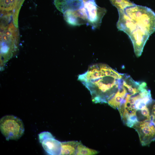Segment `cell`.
<instances>
[{"label":"cell","instance_id":"6","mask_svg":"<svg viewBox=\"0 0 155 155\" xmlns=\"http://www.w3.org/2000/svg\"><path fill=\"white\" fill-rule=\"evenodd\" d=\"M153 123L146 119L135 123L132 127L137 132L143 146L149 145L155 139V127Z\"/></svg>","mask_w":155,"mask_h":155},{"label":"cell","instance_id":"10","mask_svg":"<svg viewBox=\"0 0 155 155\" xmlns=\"http://www.w3.org/2000/svg\"><path fill=\"white\" fill-rule=\"evenodd\" d=\"M78 142L75 141L61 142L60 155H76Z\"/></svg>","mask_w":155,"mask_h":155},{"label":"cell","instance_id":"4","mask_svg":"<svg viewBox=\"0 0 155 155\" xmlns=\"http://www.w3.org/2000/svg\"><path fill=\"white\" fill-rule=\"evenodd\" d=\"M0 129L6 140H16L24 131L23 123L19 118L13 115H7L0 120Z\"/></svg>","mask_w":155,"mask_h":155},{"label":"cell","instance_id":"8","mask_svg":"<svg viewBox=\"0 0 155 155\" xmlns=\"http://www.w3.org/2000/svg\"><path fill=\"white\" fill-rule=\"evenodd\" d=\"M25 0H0L1 16L11 14L14 23L18 26L19 12Z\"/></svg>","mask_w":155,"mask_h":155},{"label":"cell","instance_id":"1","mask_svg":"<svg viewBox=\"0 0 155 155\" xmlns=\"http://www.w3.org/2000/svg\"><path fill=\"white\" fill-rule=\"evenodd\" d=\"M124 74L106 64H96L79 75L78 80L90 91L94 102L107 103L118 90Z\"/></svg>","mask_w":155,"mask_h":155},{"label":"cell","instance_id":"5","mask_svg":"<svg viewBox=\"0 0 155 155\" xmlns=\"http://www.w3.org/2000/svg\"><path fill=\"white\" fill-rule=\"evenodd\" d=\"M123 31L130 39L135 55L137 57H139L142 55L144 46L150 35L136 25L133 21L127 24Z\"/></svg>","mask_w":155,"mask_h":155},{"label":"cell","instance_id":"12","mask_svg":"<svg viewBox=\"0 0 155 155\" xmlns=\"http://www.w3.org/2000/svg\"><path fill=\"white\" fill-rule=\"evenodd\" d=\"M112 4L117 9L123 10L135 4L129 0H110Z\"/></svg>","mask_w":155,"mask_h":155},{"label":"cell","instance_id":"2","mask_svg":"<svg viewBox=\"0 0 155 155\" xmlns=\"http://www.w3.org/2000/svg\"><path fill=\"white\" fill-rule=\"evenodd\" d=\"M18 28L14 24L12 16H1L0 41L1 54H9L16 47L19 38Z\"/></svg>","mask_w":155,"mask_h":155},{"label":"cell","instance_id":"3","mask_svg":"<svg viewBox=\"0 0 155 155\" xmlns=\"http://www.w3.org/2000/svg\"><path fill=\"white\" fill-rule=\"evenodd\" d=\"M123 10L136 25L150 35L154 32L155 13L151 9L135 4Z\"/></svg>","mask_w":155,"mask_h":155},{"label":"cell","instance_id":"9","mask_svg":"<svg viewBox=\"0 0 155 155\" xmlns=\"http://www.w3.org/2000/svg\"><path fill=\"white\" fill-rule=\"evenodd\" d=\"M123 78L118 90L107 102L110 106L114 108H117L118 110L127 92L126 87L123 84Z\"/></svg>","mask_w":155,"mask_h":155},{"label":"cell","instance_id":"11","mask_svg":"<svg viewBox=\"0 0 155 155\" xmlns=\"http://www.w3.org/2000/svg\"><path fill=\"white\" fill-rule=\"evenodd\" d=\"M98 153V151L86 147L79 142L77 145L76 155H93Z\"/></svg>","mask_w":155,"mask_h":155},{"label":"cell","instance_id":"7","mask_svg":"<svg viewBox=\"0 0 155 155\" xmlns=\"http://www.w3.org/2000/svg\"><path fill=\"white\" fill-rule=\"evenodd\" d=\"M38 137L40 142L48 154L52 155L61 154V142L55 139L50 132H41L38 134Z\"/></svg>","mask_w":155,"mask_h":155},{"label":"cell","instance_id":"13","mask_svg":"<svg viewBox=\"0 0 155 155\" xmlns=\"http://www.w3.org/2000/svg\"><path fill=\"white\" fill-rule=\"evenodd\" d=\"M140 110L142 115L145 117H146L147 119L150 121V115L149 111L147 106L144 107Z\"/></svg>","mask_w":155,"mask_h":155}]
</instances>
